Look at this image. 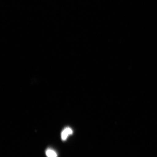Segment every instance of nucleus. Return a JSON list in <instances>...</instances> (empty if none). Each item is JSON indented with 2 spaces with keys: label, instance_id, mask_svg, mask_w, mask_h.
Returning a JSON list of instances; mask_svg holds the SVG:
<instances>
[{
  "label": "nucleus",
  "instance_id": "f257e3e1",
  "mask_svg": "<svg viewBox=\"0 0 157 157\" xmlns=\"http://www.w3.org/2000/svg\"><path fill=\"white\" fill-rule=\"evenodd\" d=\"M73 133V131L70 127H66L62 131L61 135V138L62 140L65 141L67 139L68 136L71 135Z\"/></svg>",
  "mask_w": 157,
  "mask_h": 157
},
{
  "label": "nucleus",
  "instance_id": "f03ea898",
  "mask_svg": "<svg viewBox=\"0 0 157 157\" xmlns=\"http://www.w3.org/2000/svg\"><path fill=\"white\" fill-rule=\"evenodd\" d=\"M46 154L48 157H57V154L52 149H48L46 151Z\"/></svg>",
  "mask_w": 157,
  "mask_h": 157
}]
</instances>
